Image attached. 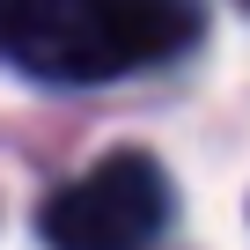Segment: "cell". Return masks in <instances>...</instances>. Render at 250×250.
<instances>
[{
    "instance_id": "obj_1",
    "label": "cell",
    "mask_w": 250,
    "mask_h": 250,
    "mask_svg": "<svg viewBox=\"0 0 250 250\" xmlns=\"http://www.w3.org/2000/svg\"><path fill=\"white\" fill-rule=\"evenodd\" d=\"M199 37L191 0H0V59L37 81H118Z\"/></svg>"
},
{
    "instance_id": "obj_2",
    "label": "cell",
    "mask_w": 250,
    "mask_h": 250,
    "mask_svg": "<svg viewBox=\"0 0 250 250\" xmlns=\"http://www.w3.org/2000/svg\"><path fill=\"white\" fill-rule=\"evenodd\" d=\"M169 221V177L147 155H110L44 199L52 250H147Z\"/></svg>"
}]
</instances>
